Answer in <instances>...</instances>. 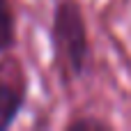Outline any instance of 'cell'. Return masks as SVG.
<instances>
[{
  "label": "cell",
  "mask_w": 131,
  "mask_h": 131,
  "mask_svg": "<svg viewBox=\"0 0 131 131\" xmlns=\"http://www.w3.org/2000/svg\"><path fill=\"white\" fill-rule=\"evenodd\" d=\"M55 60L60 69L78 78L85 71L88 58H90V41H88V28L85 16L78 5V0H60L53 9V25H51Z\"/></svg>",
  "instance_id": "1"
},
{
  "label": "cell",
  "mask_w": 131,
  "mask_h": 131,
  "mask_svg": "<svg viewBox=\"0 0 131 131\" xmlns=\"http://www.w3.org/2000/svg\"><path fill=\"white\" fill-rule=\"evenodd\" d=\"M69 131H104V129H111L108 122L104 120H97V117H76L67 124Z\"/></svg>",
  "instance_id": "4"
},
{
  "label": "cell",
  "mask_w": 131,
  "mask_h": 131,
  "mask_svg": "<svg viewBox=\"0 0 131 131\" xmlns=\"http://www.w3.org/2000/svg\"><path fill=\"white\" fill-rule=\"evenodd\" d=\"M25 104V74L16 58L0 60V131L9 129Z\"/></svg>",
  "instance_id": "2"
},
{
  "label": "cell",
  "mask_w": 131,
  "mask_h": 131,
  "mask_svg": "<svg viewBox=\"0 0 131 131\" xmlns=\"http://www.w3.org/2000/svg\"><path fill=\"white\" fill-rule=\"evenodd\" d=\"M14 39H16V28L9 0H0V55L14 46Z\"/></svg>",
  "instance_id": "3"
}]
</instances>
